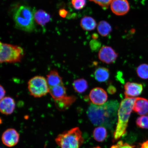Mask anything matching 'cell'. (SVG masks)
Listing matches in <instances>:
<instances>
[{
  "label": "cell",
  "mask_w": 148,
  "mask_h": 148,
  "mask_svg": "<svg viewBox=\"0 0 148 148\" xmlns=\"http://www.w3.org/2000/svg\"><path fill=\"white\" fill-rule=\"evenodd\" d=\"M119 107V103L116 100L109 101L100 106L91 104L88 107L87 114L94 125L111 129L115 123Z\"/></svg>",
  "instance_id": "cell-1"
},
{
  "label": "cell",
  "mask_w": 148,
  "mask_h": 148,
  "mask_svg": "<svg viewBox=\"0 0 148 148\" xmlns=\"http://www.w3.org/2000/svg\"><path fill=\"white\" fill-rule=\"evenodd\" d=\"M136 98H126L120 103L118 112V122L114 134L113 140H117L126 132L131 114L133 110Z\"/></svg>",
  "instance_id": "cell-2"
},
{
  "label": "cell",
  "mask_w": 148,
  "mask_h": 148,
  "mask_svg": "<svg viewBox=\"0 0 148 148\" xmlns=\"http://www.w3.org/2000/svg\"><path fill=\"white\" fill-rule=\"evenodd\" d=\"M13 18L16 28L29 32L34 30V13L30 7L21 5L14 12Z\"/></svg>",
  "instance_id": "cell-3"
},
{
  "label": "cell",
  "mask_w": 148,
  "mask_h": 148,
  "mask_svg": "<svg viewBox=\"0 0 148 148\" xmlns=\"http://www.w3.org/2000/svg\"><path fill=\"white\" fill-rule=\"evenodd\" d=\"M55 140L60 148H80L84 139L80 129L76 127L59 134Z\"/></svg>",
  "instance_id": "cell-4"
},
{
  "label": "cell",
  "mask_w": 148,
  "mask_h": 148,
  "mask_svg": "<svg viewBox=\"0 0 148 148\" xmlns=\"http://www.w3.org/2000/svg\"><path fill=\"white\" fill-rule=\"evenodd\" d=\"M0 62L15 63L20 62L24 55L23 49L19 46L1 42Z\"/></svg>",
  "instance_id": "cell-5"
},
{
  "label": "cell",
  "mask_w": 148,
  "mask_h": 148,
  "mask_svg": "<svg viewBox=\"0 0 148 148\" xmlns=\"http://www.w3.org/2000/svg\"><path fill=\"white\" fill-rule=\"evenodd\" d=\"M27 84L30 95L34 97H41L49 93L47 79L42 76L37 75L32 77Z\"/></svg>",
  "instance_id": "cell-6"
},
{
  "label": "cell",
  "mask_w": 148,
  "mask_h": 148,
  "mask_svg": "<svg viewBox=\"0 0 148 148\" xmlns=\"http://www.w3.org/2000/svg\"><path fill=\"white\" fill-rule=\"evenodd\" d=\"M118 53L108 46H103L99 51V60L106 64H110L115 62L118 57Z\"/></svg>",
  "instance_id": "cell-7"
},
{
  "label": "cell",
  "mask_w": 148,
  "mask_h": 148,
  "mask_svg": "<svg viewBox=\"0 0 148 148\" xmlns=\"http://www.w3.org/2000/svg\"><path fill=\"white\" fill-rule=\"evenodd\" d=\"M19 134L15 129H8L3 133L1 140L4 145L7 147H12L16 145L19 141Z\"/></svg>",
  "instance_id": "cell-8"
},
{
  "label": "cell",
  "mask_w": 148,
  "mask_h": 148,
  "mask_svg": "<svg viewBox=\"0 0 148 148\" xmlns=\"http://www.w3.org/2000/svg\"><path fill=\"white\" fill-rule=\"evenodd\" d=\"M89 97L93 104L99 106L105 104L108 99L106 92L100 88L92 89L90 92Z\"/></svg>",
  "instance_id": "cell-9"
},
{
  "label": "cell",
  "mask_w": 148,
  "mask_h": 148,
  "mask_svg": "<svg viewBox=\"0 0 148 148\" xmlns=\"http://www.w3.org/2000/svg\"><path fill=\"white\" fill-rule=\"evenodd\" d=\"M111 10L117 16H123L127 14L130 9L127 0H113L110 4Z\"/></svg>",
  "instance_id": "cell-10"
},
{
  "label": "cell",
  "mask_w": 148,
  "mask_h": 148,
  "mask_svg": "<svg viewBox=\"0 0 148 148\" xmlns=\"http://www.w3.org/2000/svg\"><path fill=\"white\" fill-rule=\"evenodd\" d=\"M125 98H134L140 95L143 90V86L140 83L127 82L124 86Z\"/></svg>",
  "instance_id": "cell-11"
},
{
  "label": "cell",
  "mask_w": 148,
  "mask_h": 148,
  "mask_svg": "<svg viewBox=\"0 0 148 148\" xmlns=\"http://www.w3.org/2000/svg\"><path fill=\"white\" fill-rule=\"evenodd\" d=\"M15 108V101L12 97H5L1 99L0 110L2 114L10 115L14 112Z\"/></svg>",
  "instance_id": "cell-12"
},
{
  "label": "cell",
  "mask_w": 148,
  "mask_h": 148,
  "mask_svg": "<svg viewBox=\"0 0 148 148\" xmlns=\"http://www.w3.org/2000/svg\"><path fill=\"white\" fill-rule=\"evenodd\" d=\"M133 110L140 115L144 116L148 114V100L142 97L136 98Z\"/></svg>",
  "instance_id": "cell-13"
},
{
  "label": "cell",
  "mask_w": 148,
  "mask_h": 148,
  "mask_svg": "<svg viewBox=\"0 0 148 148\" xmlns=\"http://www.w3.org/2000/svg\"><path fill=\"white\" fill-rule=\"evenodd\" d=\"M76 99L75 96L66 95L62 99L55 101V106L58 110L61 111L66 110L73 104Z\"/></svg>",
  "instance_id": "cell-14"
},
{
  "label": "cell",
  "mask_w": 148,
  "mask_h": 148,
  "mask_svg": "<svg viewBox=\"0 0 148 148\" xmlns=\"http://www.w3.org/2000/svg\"><path fill=\"white\" fill-rule=\"evenodd\" d=\"M66 88L63 84L49 88V93L54 101L60 99L66 95Z\"/></svg>",
  "instance_id": "cell-15"
},
{
  "label": "cell",
  "mask_w": 148,
  "mask_h": 148,
  "mask_svg": "<svg viewBox=\"0 0 148 148\" xmlns=\"http://www.w3.org/2000/svg\"><path fill=\"white\" fill-rule=\"evenodd\" d=\"M34 17L36 23L42 27L45 26L51 20L50 15L42 9L36 11L34 13Z\"/></svg>",
  "instance_id": "cell-16"
},
{
  "label": "cell",
  "mask_w": 148,
  "mask_h": 148,
  "mask_svg": "<svg viewBox=\"0 0 148 148\" xmlns=\"http://www.w3.org/2000/svg\"><path fill=\"white\" fill-rule=\"evenodd\" d=\"M46 79L49 88L63 83L62 77L56 70H52L49 72Z\"/></svg>",
  "instance_id": "cell-17"
},
{
  "label": "cell",
  "mask_w": 148,
  "mask_h": 148,
  "mask_svg": "<svg viewBox=\"0 0 148 148\" xmlns=\"http://www.w3.org/2000/svg\"><path fill=\"white\" fill-rule=\"evenodd\" d=\"M94 78L98 82H104L108 80L110 77V73L108 68L100 67L97 68L94 72Z\"/></svg>",
  "instance_id": "cell-18"
},
{
  "label": "cell",
  "mask_w": 148,
  "mask_h": 148,
  "mask_svg": "<svg viewBox=\"0 0 148 148\" xmlns=\"http://www.w3.org/2000/svg\"><path fill=\"white\" fill-rule=\"evenodd\" d=\"M80 24L82 29L87 31L94 30L97 26L95 20L89 16H86L82 18L81 20Z\"/></svg>",
  "instance_id": "cell-19"
},
{
  "label": "cell",
  "mask_w": 148,
  "mask_h": 148,
  "mask_svg": "<svg viewBox=\"0 0 148 148\" xmlns=\"http://www.w3.org/2000/svg\"><path fill=\"white\" fill-rule=\"evenodd\" d=\"M73 86L75 91L79 93H82L86 91L88 86L87 81L83 78L74 81Z\"/></svg>",
  "instance_id": "cell-20"
},
{
  "label": "cell",
  "mask_w": 148,
  "mask_h": 148,
  "mask_svg": "<svg viewBox=\"0 0 148 148\" xmlns=\"http://www.w3.org/2000/svg\"><path fill=\"white\" fill-rule=\"evenodd\" d=\"M107 135V130L104 127H98L94 129L93 136L94 139L99 142H103L106 139Z\"/></svg>",
  "instance_id": "cell-21"
},
{
  "label": "cell",
  "mask_w": 148,
  "mask_h": 148,
  "mask_svg": "<svg viewBox=\"0 0 148 148\" xmlns=\"http://www.w3.org/2000/svg\"><path fill=\"white\" fill-rule=\"evenodd\" d=\"M97 29L99 34L103 37L108 36L112 30V27L110 24L105 21L99 22L97 25Z\"/></svg>",
  "instance_id": "cell-22"
},
{
  "label": "cell",
  "mask_w": 148,
  "mask_h": 148,
  "mask_svg": "<svg viewBox=\"0 0 148 148\" xmlns=\"http://www.w3.org/2000/svg\"><path fill=\"white\" fill-rule=\"evenodd\" d=\"M136 73L139 77L143 79H148V64H142L138 66Z\"/></svg>",
  "instance_id": "cell-23"
},
{
  "label": "cell",
  "mask_w": 148,
  "mask_h": 148,
  "mask_svg": "<svg viewBox=\"0 0 148 148\" xmlns=\"http://www.w3.org/2000/svg\"><path fill=\"white\" fill-rule=\"evenodd\" d=\"M137 126L144 129H148V116H142L137 119L136 121Z\"/></svg>",
  "instance_id": "cell-24"
},
{
  "label": "cell",
  "mask_w": 148,
  "mask_h": 148,
  "mask_svg": "<svg viewBox=\"0 0 148 148\" xmlns=\"http://www.w3.org/2000/svg\"><path fill=\"white\" fill-rule=\"evenodd\" d=\"M71 3L76 10H81L86 5V0H71Z\"/></svg>",
  "instance_id": "cell-25"
},
{
  "label": "cell",
  "mask_w": 148,
  "mask_h": 148,
  "mask_svg": "<svg viewBox=\"0 0 148 148\" xmlns=\"http://www.w3.org/2000/svg\"><path fill=\"white\" fill-rule=\"evenodd\" d=\"M90 1L97 3L103 9L108 8L113 0H90Z\"/></svg>",
  "instance_id": "cell-26"
},
{
  "label": "cell",
  "mask_w": 148,
  "mask_h": 148,
  "mask_svg": "<svg viewBox=\"0 0 148 148\" xmlns=\"http://www.w3.org/2000/svg\"><path fill=\"white\" fill-rule=\"evenodd\" d=\"M134 147L128 143H124L123 141L120 140L115 145H113L110 148H134Z\"/></svg>",
  "instance_id": "cell-27"
},
{
  "label": "cell",
  "mask_w": 148,
  "mask_h": 148,
  "mask_svg": "<svg viewBox=\"0 0 148 148\" xmlns=\"http://www.w3.org/2000/svg\"><path fill=\"white\" fill-rule=\"evenodd\" d=\"M101 44L97 40H91L90 42V49L92 50L95 51H97L100 49Z\"/></svg>",
  "instance_id": "cell-28"
},
{
  "label": "cell",
  "mask_w": 148,
  "mask_h": 148,
  "mask_svg": "<svg viewBox=\"0 0 148 148\" xmlns=\"http://www.w3.org/2000/svg\"><path fill=\"white\" fill-rule=\"evenodd\" d=\"M68 14V11L64 9H61L59 11V15H60L61 17L62 18H66Z\"/></svg>",
  "instance_id": "cell-29"
},
{
  "label": "cell",
  "mask_w": 148,
  "mask_h": 148,
  "mask_svg": "<svg viewBox=\"0 0 148 148\" xmlns=\"http://www.w3.org/2000/svg\"><path fill=\"white\" fill-rule=\"evenodd\" d=\"M107 91L111 94H114L116 92V89L115 87L112 86H109L107 89Z\"/></svg>",
  "instance_id": "cell-30"
},
{
  "label": "cell",
  "mask_w": 148,
  "mask_h": 148,
  "mask_svg": "<svg viewBox=\"0 0 148 148\" xmlns=\"http://www.w3.org/2000/svg\"><path fill=\"white\" fill-rule=\"evenodd\" d=\"M0 90H0V92H1L0 97H1V99L5 97V96L6 92H5V90L4 88L1 85L0 86Z\"/></svg>",
  "instance_id": "cell-31"
},
{
  "label": "cell",
  "mask_w": 148,
  "mask_h": 148,
  "mask_svg": "<svg viewBox=\"0 0 148 148\" xmlns=\"http://www.w3.org/2000/svg\"><path fill=\"white\" fill-rule=\"evenodd\" d=\"M140 148H148V140L141 144Z\"/></svg>",
  "instance_id": "cell-32"
},
{
  "label": "cell",
  "mask_w": 148,
  "mask_h": 148,
  "mask_svg": "<svg viewBox=\"0 0 148 148\" xmlns=\"http://www.w3.org/2000/svg\"><path fill=\"white\" fill-rule=\"evenodd\" d=\"M92 37L94 40H97L98 38V36L97 34H94L92 35Z\"/></svg>",
  "instance_id": "cell-33"
},
{
  "label": "cell",
  "mask_w": 148,
  "mask_h": 148,
  "mask_svg": "<svg viewBox=\"0 0 148 148\" xmlns=\"http://www.w3.org/2000/svg\"><path fill=\"white\" fill-rule=\"evenodd\" d=\"M92 148H101L100 147H99V146H97V147Z\"/></svg>",
  "instance_id": "cell-34"
},
{
  "label": "cell",
  "mask_w": 148,
  "mask_h": 148,
  "mask_svg": "<svg viewBox=\"0 0 148 148\" xmlns=\"http://www.w3.org/2000/svg\"></svg>",
  "instance_id": "cell-35"
}]
</instances>
